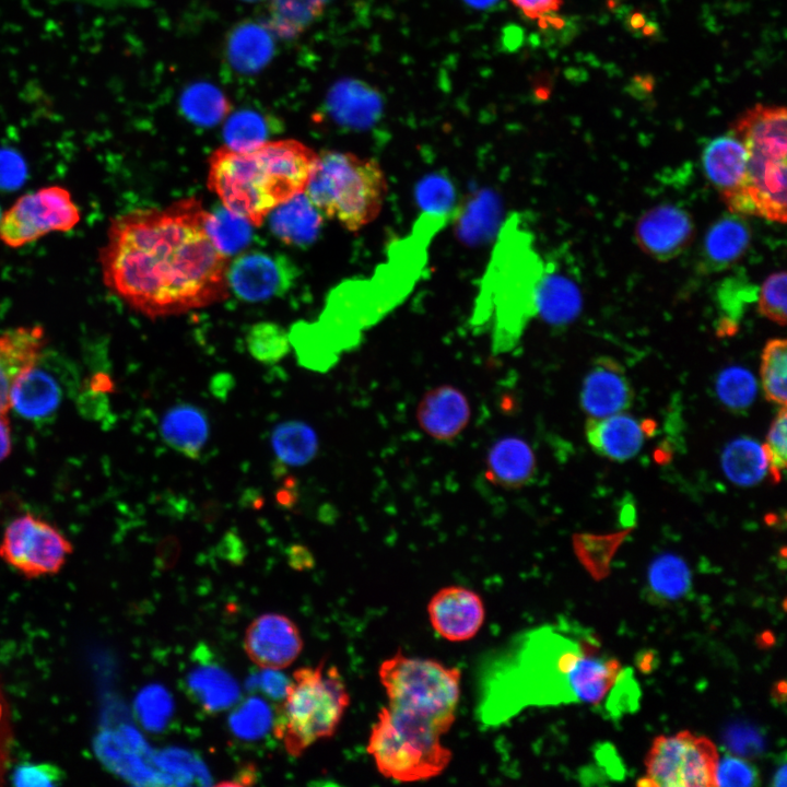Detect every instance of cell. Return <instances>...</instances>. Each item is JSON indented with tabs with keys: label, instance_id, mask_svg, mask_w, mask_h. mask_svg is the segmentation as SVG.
<instances>
[{
	"label": "cell",
	"instance_id": "cell-1",
	"mask_svg": "<svg viewBox=\"0 0 787 787\" xmlns=\"http://www.w3.org/2000/svg\"><path fill=\"white\" fill-rule=\"evenodd\" d=\"M207 212L186 198L113 219L98 254L106 287L152 319L224 301L228 261L207 232Z\"/></svg>",
	"mask_w": 787,
	"mask_h": 787
},
{
	"label": "cell",
	"instance_id": "cell-2",
	"mask_svg": "<svg viewBox=\"0 0 787 787\" xmlns=\"http://www.w3.org/2000/svg\"><path fill=\"white\" fill-rule=\"evenodd\" d=\"M631 674L596 635L559 621L522 631L486 656L477 673L475 715L498 727L528 707L606 704Z\"/></svg>",
	"mask_w": 787,
	"mask_h": 787
},
{
	"label": "cell",
	"instance_id": "cell-3",
	"mask_svg": "<svg viewBox=\"0 0 787 787\" xmlns=\"http://www.w3.org/2000/svg\"><path fill=\"white\" fill-rule=\"evenodd\" d=\"M317 158L291 139L246 152L222 146L209 158L208 186L223 207L259 226L275 207L304 192Z\"/></svg>",
	"mask_w": 787,
	"mask_h": 787
},
{
	"label": "cell",
	"instance_id": "cell-4",
	"mask_svg": "<svg viewBox=\"0 0 787 787\" xmlns=\"http://www.w3.org/2000/svg\"><path fill=\"white\" fill-rule=\"evenodd\" d=\"M747 150L745 181L731 213L785 223L787 218V113L757 104L741 114L730 131Z\"/></svg>",
	"mask_w": 787,
	"mask_h": 787
},
{
	"label": "cell",
	"instance_id": "cell-5",
	"mask_svg": "<svg viewBox=\"0 0 787 787\" xmlns=\"http://www.w3.org/2000/svg\"><path fill=\"white\" fill-rule=\"evenodd\" d=\"M350 704L345 682L336 666L321 659L316 667L293 672L278 706L273 732L292 756H301L315 742L330 738Z\"/></svg>",
	"mask_w": 787,
	"mask_h": 787
},
{
	"label": "cell",
	"instance_id": "cell-6",
	"mask_svg": "<svg viewBox=\"0 0 787 787\" xmlns=\"http://www.w3.org/2000/svg\"><path fill=\"white\" fill-rule=\"evenodd\" d=\"M386 190V177L376 161L325 151L318 154L304 192L324 218L359 231L378 216Z\"/></svg>",
	"mask_w": 787,
	"mask_h": 787
},
{
	"label": "cell",
	"instance_id": "cell-7",
	"mask_svg": "<svg viewBox=\"0 0 787 787\" xmlns=\"http://www.w3.org/2000/svg\"><path fill=\"white\" fill-rule=\"evenodd\" d=\"M378 677L389 708L428 721L444 733L450 729L460 697L459 669L397 651L380 663Z\"/></svg>",
	"mask_w": 787,
	"mask_h": 787
},
{
	"label": "cell",
	"instance_id": "cell-8",
	"mask_svg": "<svg viewBox=\"0 0 787 787\" xmlns=\"http://www.w3.org/2000/svg\"><path fill=\"white\" fill-rule=\"evenodd\" d=\"M444 733L432 724L380 708L366 751L386 778L410 783L441 775L451 761Z\"/></svg>",
	"mask_w": 787,
	"mask_h": 787
},
{
	"label": "cell",
	"instance_id": "cell-9",
	"mask_svg": "<svg viewBox=\"0 0 787 787\" xmlns=\"http://www.w3.org/2000/svg\"><path fill=\"white\" fill-rule=\"evenodd\" d=\"M719 753L704 736L680 731L657 737L645 761L641 786L712 787L716 786Z\"/></svg>",
	"mask_w": 787,
	"mask_h": 787
},
{
	"label": "cell",
	"instance_id": "cell-10",
	"mask_svg": "<svg viewBox=\"0 0 787 787\" xmlns=\"http://www.w3.org/2000/svg\"><path fill=\"white\" fill-rule=\"evenodd\" d=\"M72 552L57 527L32 514L14 518L0 541V559L30 579L57 574Z\"/></svg>",
	"mask_w": 787,
	"mask_h": 787
},
{
	"label": "cell",
	"instance_id": "cell-11",
	"mask_svg": "<svg viewBox=\"0 0 787 787\" xmlns=\"http://www.w3.org/2000/svg\"><path fill=\"white\" fill-rule=\"evenodd\" d=\"M81 220L70 191L48 186L23 195L0 219V242L20 248L51 232H68Z\"/></svg>",
	"mask_w": 787,
	"mask_h": 787
},
{
	"label": "cell",
	"instance_id": "cell-12",
	"mask_svg": "<svg viewBox=\"0 0 787 787\" xmlns=\"http://www.w3.org/2000/svg\"><path fill=\"white\" fill-rule=\"evenodd\" d=\"M296 275V267L285 256L257 250L237 256L227 267L230 291L248 302L283 294Z\"/></svg>",
	"mask_w": 787,
	"mask_h": 787
},
{
	"label": "cell",
	"instance_id": "cell-13",
	"mask_svg": "<svg viewBox=\"0 0 787 787\" xmlns=\"http://www.w3.org/2000/svg\"><path fill=\"white\" fill-rule=\"evenodd\" d=\"M244 648L248 658L262 669L289 667L303 649L298 626L280 613H263L247 626Z\"/></svg>",
	"mask_w": 787,
	"mask_h": 787
},
{
	"label": "cell",
	"instance_id": "cell-14",
	"mask_svg": "<svg viewBox=\"0 0 787 787\" xmlns=\"http://www.w3.org/2000/svg\"><path fill=\"white\" fill-rule=\"evenodd\" d=\"M694 222L684 209L671 204H658L646 211L635 226L638 247L658 261L678 257L694 237Z\"/></svg>",
	"mask_w": 787,
	"mask_h": 787
},
{
	"label": "cell",
	"instance_id": "cell-15",
	"mask_svg": "<svg viewBox=\"0 0 787 787\" xmlns=\"http://www.w3.org/2000/svg\"><path fill=\"white\" fill-rule=\"evenodd\" d=\"M432 627L443 638L463 642L480 631L485 609L481 597L462 586L439 589L427 604Z\"/></svg>",
	"mask_w": 787,
	"mask_h": 787
},
{
	"label": "cell",
	"instance_id": "cell-16",
	"mask_svg": "<svg viewBox=\"0 0 787 787\" xmlns=\"http://www.w3.org/2000/svg\"><path fill=\"white\" fill-rule=\"evenodd\" d=\"M702 166L731 213L745 181L747 150L743 142L731 132L710 140L702 153Z\"/></svg>",
	"mask_w": 787,
	"mask_h": 787
},
{
	"label": "cell",
	"instance_id": "cell-17",
	"mask_svg": "<svg viewBox=\"0 0 787 787\" xmlns=\"http://www.w3.org/2000/svg\"><path fill=\"white\" fill-rule=\"evenodd\" d=\"M45 345V330L39 325L21 326L0 334V414L11 410L15 379L39 363Z\"/></svg>",
	"mask_w": 787,
	"mask_h": 787
},
{
	"label": "cell",
	"instance_id": "cell-18",
	"mask_svg": "<svg viewBox=\"0 0 787 787\" xmlns=\"http://www.w3.org/2000/svg\"><path fill=\"white\" fill-rule=\"evenodd\" d=\"M633 390L622 366L612 359L601 357L587 374L580 403L591 418H604L626 410Z\"/></svg>",
	"mask_w": 787,
	"mask_h": 787
},
{
	"label": "cell",
	"instance_id": "cell-19",
	"mask_svg": "<svg viewBox=\"0 0 787 787\" xmlns=\"http://www.w3.org/2000/svg\"><path fill=\"white\" fill-rule=\"evenodd\" d=\"M470 419V406L465 395L446 385L426 393L418 408V421L423 431L437 441L457 437Z\"/></svg>",
	"mask_w": 787,
	"mask_h": 787
},
{
	"label": "cell",
	"instance_id": "cell-20",
	"mask_svg": "<svg viewBox=\"0 0 787 787\" xmlns=\"http://www.w3.org/2000/svg\"><path fill=\"white\" fill-rule=\"evenodd\" d=\"M751 230L743 216L730 213L707 231L701 250L700 270L718 272L735 265L750 246Z\"/></svg>",
	"mask_w": 787,
	"mask_h": 787
},
{
	"label": "cell",
	"instance_id": "cell-21",
	"mask_svg": "<svg viewBox=\"0 0 787 787\" xmlns=\"http://www.w3.org/2000/svg\"><path fill=\"white\" fill-rule=\"evenodd\" d=\"M326 107L336 124L350 129H365L379 118L383 102L378 92L368 84L343 80L329 91Z\"/></svg>",
	"mask_w": 787,
	"mask_h": 787
},
{
	"label": "cell",
	"instance_id": "cell-22",
	"mask_svg": "<svg viewBox=\"0 0 787 787\" xmlns=\"http://www.w3.org/2000/svg\"><path fill=\"white\" fill-rule=\"evenodd\" d=\"M586 436L590 446L601 456L624 461L641 450L645 427L630 415L615 413L588 420Z\"/></svg>",
	"mask_w": 787,
	"mask_h": 787
},
{
	"label": "cell",
	"instance_id": "cell-23",
	"mask_svg": "<svg viewBox=\"0 0 787 787\" xmlns=\"http://www.w3.org/2000/svg\"><path fill=\"white\" fill-rule=\"evenodd\" d=\"M271 232L282 242L306 247L315 242L322 226L324 216L301 192L275 207L269 214Z\"/></svg>",
	"mask_w": 787,
	"mask_h": 787
},
{
	"label": "cell",
	"instance_id": "cell-24",
	"mask_svg": "<svg viewBox=\"0 0 787 787\" xmlns=\"http://www.w3.org/2000/svg\"><path fill=\"white\" fill-rule=\"evenodd\" d=\"M164 442L190 459H198L209 438L207 414L190 403H178L168 409L160 426Z\"/></svg>",
	"mask_w": 787,
	"mask_h": 787
},
{
	"label": "cell",
	"instance_id": "cell-25",
	"mask_svg": "<svg viewBox=\"0 0 787 787\" xmlns=\"http://www.w3.org/2000/svg\"><path fill=\"white\" fill-rule=\"evenodd\" d=\"M535 313L552 325L573 321L582 308L577 284L556 270L542 271L533 293Z\"/></svg>",
	"mask_w": 787,
	"mask_h": 787
},
{
	"label": "cell",
	"instance_id": "cell-26",
	"mask_svg": "<svg viewBox=\"0 0 787 787\" xmlns=\"http://www.w3.org/2000/svg\"><path fill=\"white\" fill-rule=\"evenodd\" d=\"M60 397L54 377L35 365L15 379L10 395L11 409L25 419L39 420L56 411Z\"/></svg>",
	"mask_w": 787,
	"mask_h": 787
},
{
	"label": "cell",
	"instance_id": "cell-27",
	"mask_svg": "<svg viewBox=\"0 0 787 787\" xmlns=\"http://www.w3.org/2000/svg\"><path fill=\"white\" fill-rule=\"evenodd\" d=\"M488 466L491 475L500 484L515 488L530 481L536 460L531 447L524 439L506 436L491 447Z\"/></svg>",
	"mask_w": 787,
	"mask_h": 787
},
{
	"label": "cell",
	"instance_id": "cell-28",
	"mask_svg": "<svg viewBox=\"0 0 787 787\" xmlns=\"http://www.w3.org/2000/svg\"><path fill=\"white\" fill-rule=\"evenodd\" d=\"M273 49L270 32L254 22L239 24L227 39V59L242 73L261 70L270 61Z\"/></svg>",
	"mask_w": 787,
	"mask_h": 787
},
{
	"label": "cell",
	"instance_id": "cell-29",
	"mask_svg": "<svg viewBox=\"0 0 787 787\" xmlns=\"http://www.w3.org/2000/svg\"><path fill=\"white\" fill-rule=\"evenodd\" d=\"M500 218L497 197L490 191H479L461 207L456 222L457 234L467 244L483 243L495 233Z\"/></svg>",
	"mask_w": 787,
	"mask_h": 787
},
{
	"label": "cell",
	"instance_id": "cell-30",
	"mask_svg": "<svg viewBox=\"0 0 787 787\" xmlns=\"http://www.w3.org/2000/svg\"><path fill=\"white\" fill-rule=\"evenodd\" d=\"M721 466L726 477L741 486L759 483L768 471L763 446L748 437L737 438L726 446Z\"/></svg>",
	"mask_w": 787,
	"mask_h": 787
},
{
	"label": "cell",
	"instance_id": "cell-31",
	"mask_svg": "<svg viewBox=\"0 0 787 787\" xmlns=\"http://www.w3.org/2000/svg\"><path fill=\"white\" fill-rule=\"evenodd\" d=\"M271 444L278 459L290 466L308 463L318 450L313 427L295 420L278 424L271 433Z\"/></svg>",
	"mask_w": 787,
	"mask_h": 787
},
{
	"label": "cell",
	"instance_id": "cell-32",
	"mask_svg": "<svg viewBox=\"0 0 787 787\" xmlns=\"http://www.w3.org/2000/svg\"><path fill=\"white\" fill-rule=\"evenodd\" d=\"M180 108L191 122L211 127L225 118L231 105L218 87L199 82L184 91L180 97Z\"/></svg>",
	"mask_w": 787,
	"mask_h": 787
},
{
	"label": "cell",
	"instance_id": "cell-33",
	"mask_svg": "<svg viewBox=\"0 0 787 787\" xmlns=\"http://www.w3.org/2000/svg\"><path fill=\"white\" fill-rule=\"evenodd\" d=\"M252 226L225 207L207 212V232L215 247L226 257L238 254L250 243Z\"/></svg>",
	"mask_w": 787,
	"mask_h": 787
},
{
	"label": "cell",
	"instance_id": "cell-34",
	"mask_svg": "<svg viewBox=\"0 0 787 787\" xmlns=\"http://www.w3.org/2000/svg\"><path fill=\"white\" fill-rule=\"evenodd\" d=\"M649 590L660 601H673L688 592L691 585L689 567L673 554L658 556L649 566Z\"/></svg>",
	"mask_w": 787,
	"mask_h": 787
},
{
	"label": "cell",
	"instance_id": "cell-35",
	"mask_svg": "<svg viewBox=\"0 0 787 787\" xmlns=\"http://www.w3.org/2000/svg\"><path fill=\"white\" fill-rule=\"evenodd\" d=\"M271 132L269 120L255 110H239L230 116L223 128L225 146L246 152L256 149L266 141Z\"/></svg>",
	"mask_w": 787,
	"mask_h": 787
},
{
	"label": "cell",
	"instance_id": "cell-36",
	"mask_svg": "<svg viewBox=\"0 0 787 787\" xmlns=\"http://www.w3.org/2000/svg\"><path fill=\"white\" fill-rule=\"evenodd\" d=\"M787 343L783 338L767 341L761 356V381L767 400L786 404Z\"/></svg>",
	"mask_w": 787,
	"mask_h": 787
},
{
	"label": "cell",
	"instance_id": "cell-37",
	"mask_svg": "<svg viewBox=\"0 0 787 787\" xmlns=\"http://www.w3.org/2000/svg\"><path fill=\"white\" fill-rule=\"evenodd\" d=\"M322 0H272L270 26L283 37L299 34L321 11Z\"/></svg>",
	"mask_w": 787,
	"mask_h": 787
},
{
	"label": "cell",
	"instance_id": "cell-38",
	"mask_svg": "<svg viewBox=\"0 0 787 787\" xmlns=\"http://www.w3.org/2000/svg\"><path fill=\"white\" fill-rule=\"evenodd\" d=\"M289 337L301 366L324 373L337 363L339 356L327 346L313 326L296 325Z\"/></svg>",
	"mask_w": 787,
	"mask_h": 787
},
{
	"label": "cell",
	"instance_id": "cell-39",
	"mask_svg": "<svg viewBox=\"0 0 787 787\" xmlns=\"http://www.w3.org/2000/svg\"><path fill=\"white\" fill-rule=\"evenodd\" d=\"M190 689L208 709H220L237 696L234 681L216 668L198 669L191 674Z\"/></svg>",
	"mask_w": 787,
	"mask_h": 787
},
{
	"label": "cell",
	"instance_id": "cell-40",
	"mask_svg": "<svg viewBox=\"0 0 787 787\" xmlns=\"http://www.w3.org/2000/svg\"><path fill=\"white\" fill-rule=\"evenodd\" d=\"M246 340L251 356L263 364L281 361L291 348L289 333L274 322L254 325Z\"/></svg>",
	"mask_w": 787,
	"mask_h": 787
},
{
	"label": "cell",
	"instance_id": "cell-41",
	"mask_svg": "<svg viewBox=\"0 0 787 787\" xmlns=\"http://www.w3.org/2000/svg\"><path fill=\"white\" fill-rule=\"evenodd\" d=\"M716 390L721 402L728 408L737 411L743 410L755 398L756 381L748 369L731 366L719 374Z\"/></svg>",
	"mask_w": 787,
	"mask_h": 787
},
{
	"label": "cell",
	"instance_id": "cell-42",
	"mask_svg": "<svg viewBox=\"0 0 787 787\" xmlns=\"http://www.w3.org/2000/svg\"><path fill=\"white\" fill-rule=\"evenodd\" d=\"M455 188L443 175L432 174L420 180L415 198L422 210L433 215H444L455 203Z\"/></svg>",
	"mask_w": 787,
	"mask_h": 787
},
{
	"label": "cell",
	"instance_id": "cell-43",
	"mask_svg": "<svg viewBox=\"0 0 787 787\" xmlns=\"http://www.w3.org/2000/svg\"><path fill=\"white\" fill-rule=\"evenodd\" d=\"M786 283L784 270L773 272L762 283L757 297L759 314L780 326L786 324Z\"/></svg>",
	"mask_w": 787,
	"mask_h": 787
},
{
	"label": "cell",
	"instance_id": "cell-44",
	"mask_svg": "<svg viewBox=\"0 0 787 787\" xmlns=\"http://www.w3.org/2000/svg\"><path fill=\"white\" fill-rule=\"evenodd\" d=\"M786 407L783 406L768 430L763 449L767 459L768 471L774 482L780 481L787 456Z\"/></svg>",
	"mask_w": 787,
	"mask_h": 787
},
{
	"label": "cell",
	"instance_id": "cell-45",
	"mask_svg": "<svg viewBox=\"0 0 787 787\" xmlns=\"http://www.w3.org/2000/svg\"><path fill=\"white\" fill-rule=\"evenodd\" d=\"M66 773L51 763L24 762L17 765L12 774V784L19 787H52L66 780Z\"/></svg>",
	"mask_w": 787,
	"mask_h": 787
},
{
	"label": "cell",
	"instance_id": "cell-46",
	"mask_svg": "<svg viewBox=\"0 0 787 787\" xmlns=\"http://www.w3.org/2000/svg\"><path fill=\"white\" fill-rule=\"evenodd\" d=\"M716 786H755L760 783L756 767L739 756H719L716 767Z\"/></svg>",
	"mask_w": 787,
	"mask_h": 787
},
{
	"label": "cell",
	"instance_id": "cell-47",
	"mask_svg": "<svg viewBox=\"0 0 787 787\" xmlns=\"http://www.w3.org/2000/svg\"><path fill=\"white\" fill-rule=\"evenodd\" d=\"M269 723V710L256 700L244 703L231 719L235 732L244 738H256L263 733Z\"/></svg>",
	"mask_w": 787,
	"mask_h": 787
},
{
	"label": "cell",
	"instance_id": "cell-48",
	"mask_svg": "<svg viewBox=\"0 0 787 787\" xmlns=\"http://www.w3.org/2000/svg\"><path fill=\"white\" fill-rule=\"evenodd\" d=\"M526 17L540 24L552 17L560 9L562 0H509Z\"/></svg>",
	"mask_w": 787,
	"mask_h": 787
},
{
	"label": "cell",
	"instance_id": "cell-49",
	"mask_svg": "<svg viewBox=\"0 0 787 787\" xmlns=\"http://www.w3.org/2000/svg\"><path fill=\"white\" fill-rule=\"evenodd\" d=\"M11 741L9 709L0 685V784L3 783L8 770Z\"/></svg>",
	"mask_w": 787,
	"mask_h": 787
},
{
	"label": "cell",
	"instance_id": "cell-50",
	"mask_svg": "<svg viewBox=\"0 0 787 787\" xmlns=\"http://www.w3.org/2000/svg\"><path fill=\"white\" fill-rule=\"evenodd\" d=\"M290 679L278 670L265 669L260 684L262 690L272 698L282 700L286 693Z\"/></svg>",
	"mask_w": 787,
	"mask_h": 787
},
{
	"label": "cell",
	"instance_id": "cell-51",
	"mask_svg": "<svg viewBox=\"0 0 787 787\" xmlns=\"http://www.w3.org/2000/svg\"><path fill=\"white\" fill-rule=\"evenodd\" d=\"M235 386L236 379L232 374L220 372L211 377L209 390L215 399L226 402Z\"/></svg>",
	"mask_w": 787,
	"mask_h": 787
},
{
	"label": "cell",
	"instance_id": "cell-52",
	"mask_svg": "<svg viewBox=\"0 0 787 787\" xmlns=\"http://www.w3.org/2000/svg\"><path fill=\"white\" fill-rule=\"evenodd\" d=\"M22 166L20 158L15 154L10 151H0V184L16 183Z\"/></svg>",
	"mask_w": 787,
	"mask_h": 787
},
{
	"label": "cell",
	"instance_id": "cell-53",
	"mask_svg": "<svg viewBox=\"0 0 787 787\" xmlns=\"http://www.w3.org/2000/svg\"><path fill=\"white\" fill-rule=\"evenodd\" d=\"M223 510L224 507L220 501L209 498L197 507L196 516L203 525H214L223 515Z\"/></svg>",
	"mask_w": 787,
	"mask_h": 787
},
{
	"label": "cell",
	"instance_id": "cell-54",
	"mask_svg": "<svg viewBox=\"0 0 787 787\" xmlns=\"http://www.w3.org/2000/svg\"><path fill=\"white\" fill-rule=\"evenodd\" d=\"M275 502L278 506L283 508H292L297 503V481L293 477L284 480L283 486L275 493Z\"/></svg>",
	"mask_w": 787,
	"mask_h": 787
},
{
	"label": "cell",
	"instance_id": "cell-55",
	"mask_svg": "<svg viewBox=\"0 0 787 787\" xmlns=\"http://www.w3.org/2000/svg\"><path fill=\"white\" fill-rule=\"evenodd\" d=\"M220 551L228 559L239 560L244 554L243 542L236 533L228 531L220 542Z\"/></svg>",
	"mask_w": 787,
	"mask_h": 787
},
{
	"label": "cell",
	"instance_id": "cell-56",
	"mask_svg": "<svg viewBox=\"0 0 787 787\" xmlns=\"http://www.w3.org/2000/svg\"><path fill=\"white\" fill-rule=\"evenodd\" d=\"M287 553L290 565L296 569L312 567L314 564V557L312 553L304 545L294 544L290 547Z\"/></svg>",
	"mask_w": 787,
	"mask_h": 787
},
{
	"label": "cell",
	"instance_id": "cell-57",
	"mask_svg": "<svg viewBox=\"0 0 787 787\" xmlns=\"http://www.w3.org/2000/svg\"><path fill=\"white\" fill-rule=\"evenodd\" d=\"M11 447V426L8 414H0V462L8 457Z\"/></svg>",
	"mask_w": 787,
	"mask_h": 787
},
{
	"label": "cell",
	"instance_id": "cell-58",
	"mask_svg": "<svg viewBox=\"0 0 787 787\" xmlns=\"http://www.w3.org/2000/svg\"><path fill=\"white\" fill-rule=\"evenodd\" d=\"M178 551L179 544L177 539L173 536H168L161 542L158 554L162 560L169 563L176 559Z\"/></svg>",
	"mask_w": 787,
	"mask_h": 787
},
{
	"label": "cell",
	"instance_id": "cell-59",
	"mask_svg": "<svg viewBox=\"0 0 787 787\" xmlns=\"http://www.w3.org/2000/svg\"><path fill=\"white\" fill-rule=\"evenodd\" d=\"M240 498L245 507L260 508L263 505V497L257 490H246Z\"/></svg>",
	"mask_w": 787,
	"mask_h": 787
},
{
	"label": "cell",
	"instance_id": "cell-60",
	"mask_svg": "<svg viewBox=\"0 0 787 787\" xmlns=\"http://www.w3.org/2000/svg\"><path fill=\"white\" fill-rule=\"evenodd\" d=\"M773 785L784 787L786 785V765L785 762L777 768L773 777Z\"/></svg>",
	"mask_w": 787,
	"mask_h": 787
},
{
	"label": "cell",
	"instance_id": "cell-61",
	"mask_svg": "<svg viewBox=\"0 0 787 787\" xmlns=\"http://www.w3.org/2000/svg\"><path fill=\"white\" fill-rule=\"evenodd\" d=\"M467 4L474 9H490L500 0H463Z\"/></svg>",
	"mask_w": 787,
	"mask_h": 787
},
{
	"label": "cell",
	"instance_id": "cell-62",
	"mask_svg": "<svg viewBox=\"0 0 787 787\" xmlns=\"http://www.w3.org/2000/svg\"><path fill=\"white\" fill-rule=\"evenodd\" d=\"M246 1H257V0H246Z\"/></svg>",
	"mask_w": 787,
	"mask_h": 787
}]
</instances>
